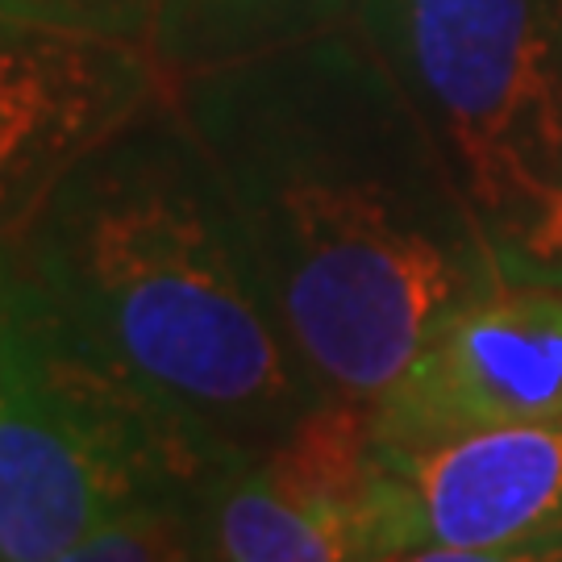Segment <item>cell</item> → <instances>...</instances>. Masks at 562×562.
<instances>
[{"instance_id":"6da1fadb","label":"cell","mask_w":562,"mask_h":562,"mask_svg":"<svg viewBox=\"0 0 562 562\" xmlns=\"http://www.w3.org/2000/svg\"><path fill=\"white\" fill-rule=\"evenodd\" d=\"M176 101L329 401L375 408L450 317L513 288L355 21L180 76Z\"/></svg>"},{"instance_id":"7a4b0ae2","label":"cell","mask_w":562,"mask_h":562,"mask_svg":"<svg viewBox=\"0 0 562 562\" xmlns=\"http://www.w3.org/2000/svg\"><path fill=\"white\" fill-rule=\"evenodd\" d=\"M4 267L229 459H262L329 401L176 83L4 234Z\"/></svg>"},{"instance_id":"3957f363","label":"cell","mask_w":562,"mask_h":562,"mask_svg":"<svg viewBox=\"0 0 562 562\" xmlns=\"http://www.w3.org/2000/svg\"><path fill=\"white\" fill-rule=\"evenodd\" d=\"M513 288H562V13L554 0H362Z\"/></svg>"},{"instance_id":"277c9868","label":"cell","mask_w":562,"mask_h":562,"mask_svg":"<svg viewBox=\"0 0 562 562\" xmlns=\"http://www.w3.org/2000/svg\"><path fill=\"white\" fill-rule=\"evenodd\" d=\"M0 562H50L146 504L201 501L222 454L4 267Z\"/></svg>"},{"instance_id":"5b68a950","label":"cell","mask_w":562,"mask_h":562,"mask_svg":"<svg viewBox=\"0 0 562 562\" xmlns=\"http://www.w3.org/2000/svg\"><path fill=\"white\" fill-rule=\"evenodd\" d=\"M155 46L0 21V217L13 234L55 183L171 92Z\"/></svg>"},{"instance_id":"8992f818","label":"cell","mask_w":562,"mask_h":562,"mask_svg":"<svg viewBox=\"0 0 562 562\" xmlns=\"http://www.w3.org/2000/svg\"><path fill=\"white\" fill-rule=\"evenodd\" d=\"M562 413V288H504L425 341L371 417L392 450Z\"/></svg>"},{"instance_id":"52a82bcc","label":"cell","mask_w":562,"mask_h":562,"mask_svg":"<svg viewBox=\"0 0 562 562\" xmlns=\"http://www.w3.org/2000/svg\"><path fill=\"white\" fill-rule=\"evenodd\" d=\"M392 459L422 504L425 546L475 550L562 529V413Z\"/></svg>"},{"instance_id":"ba28073f","label":"cell","mask_w":562,"mask_h":562,"mask_svg":"<svg viewBox=\"0 0 562 562\" xmlns=\"http://www.w3.org/2000/svg\"><path fill=\"white\" fill-rule=\"evenodd\" d=\"M204 562H392L362 529L288 496L259 459L217 467L196 501Z\"/></svg>"},{"instance_id":"9c48e42d","label":"cell","mask_w":562,"mask_h":562,"mask_svg":"<svg viewBox=\"0 0 562 562\" xmlns=\"http://www.w3.org/2000/svg\"><path fill=\"white\" fill-rule=\"evenodd\" d=\"M362 0H162L155 55L171 80L350 25Z\"/></svg>"},{"instance_id":"30bf717a","label":"cell","mask_w":562,"mask_h":562,"mask_svg":"<svg viewBox=\"0 0 562 562\" xmlns=\"http://www.w3.org/2000/svg\"><path fill=\"white\" fill-rule=\"evenodd\" d=\"M50 562H201L196 501L134 508L92 529Z\"/></svg>"},{"instance_id":"8fae6325","label":"cell","mask_w":562,"mask_h":562,"mask_svg":"<svg viewBox=\"0 0 562 562\" xmlns=\"http://www.w3.org/2000/svg\"><path fill=\"white\" fill-rule=\"evenodd\" d=\"M162 0H0V21H34L155 46Z\"/></svg>"},{"instance_id":"7c38bea8","label":"cell","mask_w":562,"mask_h":562,"mask_svg":"<svg viewBox=\"0 0 562 562\" xmlns=\"http://www.w3.org/2000/svg\"><path fill=\"white\" fill-rule=\"evenodd\" d=\"M392 562H562V529L554 533H538L525 542L504 546H475V550H459V546H422L408 550Z\"/></svg>"},{"instance_id":"4fadbf2b","label":"cell","mask_w":562,"mask_h":562,"mask_svg":"<svg viewBox=\"0 0 562 562\" xmlns=\"http://www.w3.org/2000/svg\"><path fill=\"white\" fill-rule=\"evenodd\" d=\"M554 9H559V13H562V0H554Z\"/></svg>"},{"instance_id":"5bb4252c","label":"cell","mask_w":562,"mask_h":562,"mask_svg":"<svg viewBox=\"0 0 562 562\" xmlns=\"http://www.w3.org/2000/svg\"><path fill=\"white\" fill-rule=\"evenodd\" d=\"M201 562H204V554H201Z\"/></svg>"}]
</instances>
